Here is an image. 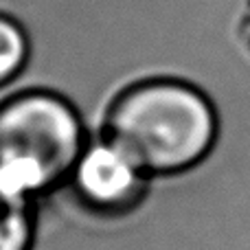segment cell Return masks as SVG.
<instances>
[{"mask_svg":"<svg viewBox=\"0 0 250 250\" xmlns=\"http://www.w3.org/2000/svg\"><path fill=\"white\" fill-rule=\"evenodd\" d=\"M149 178L189 171L217 141L211 97L176 77L129 83L108 105L104 132Z\"/></svg>","mask_w":250,"mask_h":250,"instance_id":"cell-1","label":"cell"},{"mask_svg":"<svg viewBox=\"0 0 250 250\" xmlns=\"http://www.w3.org/2000/svg\"><path fill=\"white\" fill-rule=\"evenodd\" d=\"M88 143L77 105L51 88H24L0 101V185L24 200L66 187Z\"/></svg>","mask_w":250,"mask_h":250,"instance_id":"cell-2","label":"cell"},{"mask_svg":"<svg viewBox=\"0 0 250 250\" xmlns=\"http://www.w3.org/2000/svg\"><path fill=\"white\" fill-rule=\"evenodd\" d=\"M149 176L105 134L88 138L66 187L86 211L121 217L143 202Z\"/></svg>","mask_w":250,"mask_h":250,"instance_id":"cell-3","label":"cell"},{"mask_svg":"<svg viewBox=\"0 0 250 250\" xmlns=\"http://www.w3.org/2000/svg\"><path fill=\"white\" fill-rule=\"evenodd\" d=\"M38 235V202L0 185V250H33Z\"/></svg>","mask_w":250,"mask_h":250,"instance_id":"cell-4","label":"cell"},{"mask_svg":"<svg viewBox=\"0 0 250 250\" xmlns=\"http://www.w3.org/2000/svg\"><path fill=\"white\" fill-rule=\"evenodd\" d=\"M31 60V38L24 24L0 11V88L13 83Z\"/></svg>","mask_w":250,"mask_h":250,"instance_id":"cell-5","label":"cell"}]
</instances>
